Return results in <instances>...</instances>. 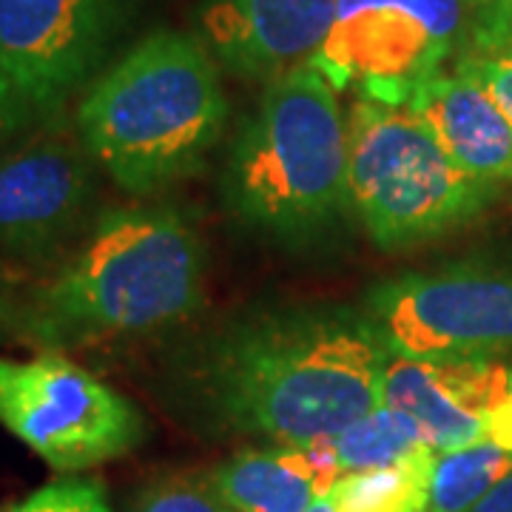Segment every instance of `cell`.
I'll use <instances>...</instances> for the list:
<instances>
[{"mask_svg":"<svg viewBox=\"0 0 512 512\" xmlns=\"http://www.w3.org/2000/svg\"><path fill=\"white\" fill-rule=\"evenodd\" d=\"M37 114L18 92V86L9 80V74L0 69V148L6 146L15 134H20L29 123H35Z\"/></svg>","mask_w":512,"mask_h":512,"instance_id":"7402d4cb","label":"cell"},{"mask_svg":"<svg viewBox=\"0 0 512 512\" xmlns=\"http://www.w3.org/2000/svg\"><path fill=\"white\" fill-rule=\"evenodd\" d=\"M23 296L15 288L12 276L3 271L0 265V345L6 339H18V325H20V311H23Z\"/></svg>","mask_w":512,"mask_h":512,"instance_id":"603a6c76","label":"cell"},{"mask_svg":"<svg viewBox=\"0 0 512 512\" xmlns=\"http://www.w3.org/2000/svg\"><path fill=\"white\" fill-rule=\"evenodd\" d=\"M202 288V242L177 208H114L94 220L55 274L23 296L18 339L66 353L160 333L200 308Z\"/></svg>","mask_w":512,"mask_h":512,"instance_id":"7a4b0ae2","label":"cell"},{"mask_svg":"<svg viewBox=\"0 0 512 512\" xmlns=\"http://www.w3.org/2000/svg\"><path fill=\"white\" fill-rule=\"evenodd\" d=\"M308 512H333V507H330L328 498H322V501H316Z\"/></svg>","mask_w":512,"mask_h":512,"instance_id":"d4e9b609","label":"cell"},{"mask_svg":"<svg viewBox=\"0 0 512 512\" xmlns=\"http://www.w3.org/2000/svg\"><path fill=\"white\" fill-rule=\"evenodd\" d=\"M382 404L416 421L427 447L436 453L484 441L512 450V367L493 359H390Z\"/></svg>","mask_w":512,"mask_h":512,"instance_id":"30bf717a","label":"cell"},{"mask_svg":"<svg viewBox=\"0 0 512 512\" xmlns=\"http://www.w3.org/2000/svg\"><path fill=\"white\" fill-rule=\"evenodd\" d=\"M0 512H114L109 495L94 478H57L15 504H3Z\"/></svg>","mask_w":512,"mask_h":512,"instance_id":"d6986e66","label":"cell"},{"mask_svg":"<svg viewBox=\"0 0 512 512\" xmlns=\"http://www.w3.org/2000/svg\"><path fill=\"white\" fill-rule=\"evenodd\" d=\"M339 0H208L205 46L239 77L274 80L308 66L325 46Z\"/></svg>","mask_w":512,"mask_h":512,"instance_id":"7c38bea8","label":"cell"},{"mask_svg":"<svg viewBox=\"0 0 512 512\" xmlns=\"http://www.w3.org/2000/svg\"><path fill=\"white\" fill-rule=\"evenodd\" d=\"M128 0H0V69L37 120L55 117L126 29Z\"/></svg>","mask_w":512,"mask_h":512,"instance_id":"9c48e42d","label":"cell"},{"mask_svg":"<svg viewBox=\"0 0 512 512\" xmlns=\"http://www.w3.org/2000/svg\"><path fill=\"white\" fill-rule=\"evenodd\" d=\"M131 512H231L208 478L160 476L146 484Z\"/></svg>","mask_w":512,"mask_h":512,"instance_id":"ac0fdd59","label":"cell"},{"mask_svg":"<svg viewBox=\"0 0 512 512\" xmlns=\"http://www.w3.org/2000/svg\"><path fill=\"white\" fill-rule=\"evenodd\" d=\"M348 117L319 69L299 66L268 83L239 128L222 191L228 208L274 239L319 237L350 208Z\"/></svg>","mask_w":512,"mask_h":512,"instance_id":"277c9868","label":"cell"},{"mask_svg":"<svg viewBox=\"0 0 512 512\" xmlns=\"http://www.w3.org/2000/svg\"><path fill=\"white\" fill-rule=\"evenodd\" d=\"M387 362L362 311L293 305L225 325L191 359L185 382L222 427L308 444L382 407Z\"/></svg>","mask_w":512,"mask_h":512,"instance_id":"6da1fadb","label":"cell"},{"mask_svg":"<svg viewBox=\"0 0 512 512\" xmlns=\"http://www.w3.org/2000/svg\"><path fill=\"white\" fill-rule=\"evenodd\" d=\"M225 117L211 49L200 37L160 29L100 72L77 106V131L126 194L151 197L200 168Z\"/></svg>","mask_w":512,"mask_h":512,"instance_id":"3957f363","label":"cell"},{"mask_svg":"<svg viewBox=\"0 0 512 512\" xmlns=\"http://www.w3.org/2000/svg\"><path fill=\"white\" fill-rule=\"evenodd\" d=\"M0 424L57 473L100 467L146 439L143 413L57 350L0 356Z\"/></svg>","mask_w":512,"mask_h":512,"instance_id":"8992f818","label":"cell"},{"mask_svg":"<svg viewBox=\"0 0 512 512\" xmlns=\"http://www.w3.org/2000/svg\"><path fill=\"white\" fill-rule=\"evenodd\" d=\"M350 211L387 251L473 220L495 185L467 174L407 103L359 94L348 114Z\"/></svg>","mask_w":512,"mask_h":512,"instance_id":"5b68a950","label":"cell"},{"mask_svg":"<svg viewBox=\"0 0 512 512\" xmlns=\"http://www.w3.org/2000/svg\"><path fill=\"white\" fill-rule=\"evenodd\" d=\"M436 450L421 447L384 467L342 476L328 501L333 512H427Z\"/></svg>","mask_w":512,"mask_h":512,"instance_id":"9a60e30c","label":"cell"},{"mask_svg":"<svg viewBox=\"0 0 512 512\" xmlns=\"http://www.w3.org/2000/svg\"><path fill=\"white\" fill-rule=\"evenodd\" d=\"M470 512H512V476H507L484 501H478Z\"/></svg>","mask_w":512,"mask_h":512,"instance_id":"cb8c5ba5","label":"cell"},{"mask_svg":"<svg viewBox=\"0 0 512 512\" xmlns=\"http://www.w3.org/2000/svg\"><path fill=\"white\" fill-rule=\"evenodd\" d=\"M342 478L330 439L242 450L211 473L231 512H308Z\"/></svg>","mask_w":512,"mask_h":512,"instance_id":"5bb4252c","label":"cell"},{"mask_svg":"<svg viewBox=\"0 0 512 512\" xmlns=\"http://www.w3.org/2000/svg\"><path fill=\"white\" fill-rule=\"evenodd\" d=\"M484 3H490V0H470V6H476V9L478 6H484Z\"/></svg>","mask_w":512,"mask_h":512,"instance_id":"484cf974","label":"cell"},{"mask_svg":"<svg viewBox=\"0 0 512 512\" xmlns=\"http://www.w3.org/2000/svg\"><path fill=\"white\" fill-rule=\"evenodd\" d=\"M92 163L60 137L0 148V251L46 256L77 237L92 217Z\"/></svg>","mask_w":512,"mask_h":512,"instance_id":"8fae6325","label":"cell"},{"mask_svg":"<svg viewBox=\"0 0 512 512\" xmlns=\"http://www.w3.org/2000/svg\"><path fill=\"white\" fill-rule=\"evenodd\" d=\"M330 444H333L342 476L393 464V461L427 447L419 424L407 413L387 407V404L367 413L365 419L353 421L342 433L330 436Z\"/></svg>","mask_w":512,"mask_h":512,"instance_id":"e0dca14e","label":"cell"},{"mask_svg":"<svg viewBox=\"0 0 512 512\" xmlns=\"http://www.w3.org/2000/svg\"><path fill=\"white\" fill-rule=\"evenodd\" d=\"M481 57H512V0H490L470 20V52Z\"/></svg>","mask_w":512,"mask_h":512,"instance_id":"ffe728a7","label":"cell"},{"mask_svg":"<svg viewBox=\"0 0 512 512\" xmlns=\"http://www.w3.org/2000/svg\"><path fill=\"white\" fill-rule=\"evenodd\" d=\"M507 476H512V450L493 441L439 453L427 512H470Z\"/></svg>","mask_w":512,"mask_h":512,"instance_id":"2e32d148","label":"cell"},{"mask_svg":"<svg viewBox=\"0 0 512 512\" xmlns=\"http://www.w3.org/2000/svg\"><path fill=\"white\" fill-rule=\"evenodd\" d=\"M365 319L390 359L458 362L512 353V274L439 268L373 285Z\"/></svg>","mask_w":512,"mask_h":512,"instance_id":"52a82bcc","label":"cell"},{"mask_svg":"<svg viewBox=\"0 0 512 512\" xmlns=\"http://www.w3.org/2000/svg\"><path fill=\"white\" fill-rule=\"evenodd\" d=\"M470 0H339L311 66L336 92L356 86L382 103H407L444 66L467 29Z\"/></svg>","mask_w":512,"mask_h":512,"instance_id":"ba28073f","label":"cell"},{"mask_svg":"<svg viewBox=\"0 0 512 512\" xmlns=\"http://www.w3.org/2000/svg\"><path fill=\"white\" fill-rule=\"evenodd\" d=\"M456 69L478 80L512 120V57L464 55L456 63Z\"/></svg>","mask_w":512,"mask_h":512,"instance_id":"44dd1931","label":"cell"},{"mask_svg":"<svg viewBox=\"0 0 512 512\" xmlns=\"http://www.w3.org/2000/svg\"><path fill=\"white\" fill-rule=\"evenodd\" d=\"M407 106L467 174L487 185L512 183V120L470 74L439 69L413 89Z\"/></svg>","mask_w":512,"mask_h":512,"instance_id":"4fadbf2b","label":"cell"}]
</instances>
